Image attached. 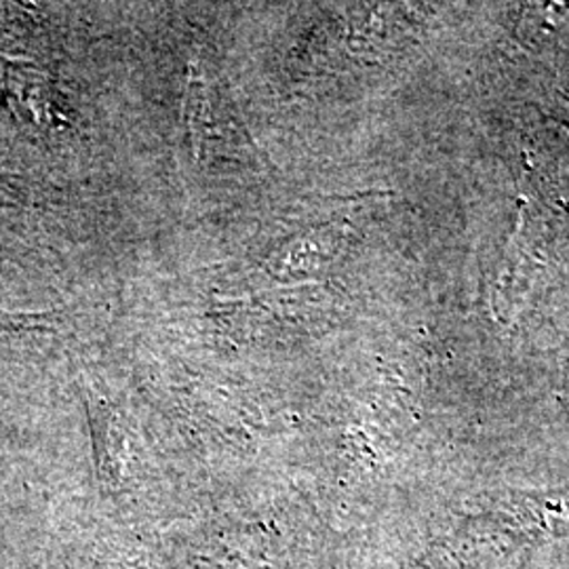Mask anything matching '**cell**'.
I'll use <instances>...</instances> for the list:
<instances>
[{
	"instance_id": "cell-1",
	"label": "cell",
	"mask_w": 569,
	"mask_h": 569,
	"mask_svg": "<svg viewBox=\"0 0 569 569\" xmlns=\"http://www.w3.org/2000/svg\"><path fill=\"white\" fill-rule=\"evenodd\" d=\"M569 536V489L515 491L453 519L427 552L428 569H491Z\"/></svg>"
}]
</instances>
